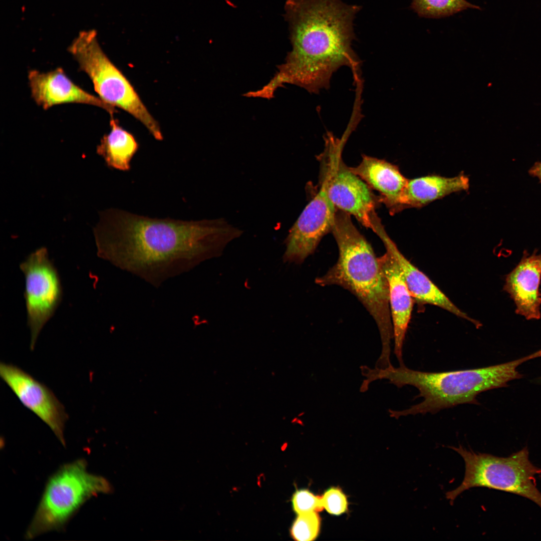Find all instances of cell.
<instances>
[{
	"label": "cell",
	"mask_w": 541,
	"mask_h": 541,
	"mask_svg": "<svg viewBox=\"0 0 541 541\" xmlns=\"http://www.w3.org/2000/svg\"><path fill=\"white\" fill-rule=\"evenodd\" d=\"M536 251V250H535ZM525 251L516 267L506 277L503 290L514 302L515 313L527 320L541 317V253Z\"/></svg>",
	"instance_id": "5bb4252c"
},
{
	"label": "cell",
	"mask_w": 541,
	"mask_h": 541,
	"mask_svg": "<svg viewBox=\"0 0 541 541\" xmlns=\"http://www.w3.org/2000/svg\"><path fill=\"white\" fill-rule=\"evenodd\" d=\"M110 131L97 146V153L110 168L122 171L131 169V162L139 149L134 136L124 129L112 118Z\"/></svg>",
	"instance_id": "ac0fdd59"
},
{
	"label": "cell",
	"mask_w": 541,
	"mask_h": 541,
	"mask_svg": "<svg viewBox=\"0 0 541 541\" xmlns=\"http://www.w3.org/2000/svg\"><path fill=\"white\" fill-rule=\"evenodd\" d=\"M87 463L79 459L63 465L49 479L26 537L62 528L88 499L111 491L104 477L88 472Z\"/></svg>",
	"instance_id": "5b68a950"
},
{
	"label": "cell",
	"mask_w": 541,
	"mask_h": 541,
	"mask_svg": "<svg viewBox=\"0 0 541 541\" xmlns=\"http://www.w3.org/2000/svg\"><path fill=\"white\" fill-rule=\"evenodd\" d=\"M411 7L419 17L441 18L467 9H480L466 0H412Z\"/></svg>",
	"instance_id": "d6986e66"
},
{
	"label": "cell",
	"mask_w": 541,
	"mask_h": 541,
	"mask_svg": "<svg viewBox=\"0 0 541 541\" xmlns=\"http://www.w3.org/2000/svg\"><path fill=\"white\" fill-rule=\"evenodd\" d=\"M28 80L33 99L44 109L63 104L80 103L100 107L111 115L116 112L99 97L75 84L62 68L47 72L31 70Z\"/></svg>",
	"instance_id": "7c38bea8"
},
{
	"label": "cell",
	"mask_w": 541,
	"mask_h": 541,
	"mask_svg": "<svg viewBox=\"0 0 541 541\" xmlns=\"http://www.w3.org/2000/svg\"><path fill=\"white\" fill-rule=\"evenodd\" d=\"M535 354L536 357H541V350L535 352Z\"/></svg>",
	"instance_id": "cb8c5ba5"
},
{
	"label": "cell",
	"mask_w": 541,
	"mask_h": 541,
	"mask_svg": "<svg viewBox=\"0 0 541 541\" xmlns=\"http://www.w3.org/2000/svg\"><path fill=\"white\" fill-rule=\"evenodd\" d=\"M328 180L320 171V188L289 230L285 262L302 263L316 250L323 236L331 231L336 208L329 198Z\"/></svg>",
	"instance_id": "30bf717a"
},
{
	"label": "cell",
	"mask_w": 541,
	"mask_h": 541,
	"mask_svg": "<svg viewBox=\"0 0 541 541\" xmlns=\"http://www.w3.org/2000/svg\"><path fill=\"white\" fill-rule=\"evenodd\" d=\"M360 10L342 0H286L285 16L292 49L265 86L266 91L274 94L289 83L318 93L329 88L338 69L357 66L351 45L353 21Z\"/></svg>",
	"instance_id": "7a4b0ae2"
},
{
	"label": "cell",
	"mask_w": 541,
	"mask_h": 541,
	"mask_svg": "<svg viewBox=\"0 0 541 541\" xmlns=\"http://www.w3.org/2000/svg\"><path fill=\"white\" fill-rule=\"evenodd\" d=\"M325 149L319 156L321 171L328 180L329 198L336 208L353 215L364 226L372 229L376 213V197L371 188L344 163L342 150L345 138L339 139L328 133Z\"/></svg>",
	"instance_id": "ba28073f"
},
{
	"label": "cell",
	"mask_w": 541,
	"mask_h": 541,
	"mask_svg": "<svg viewBox=\"0 0 541 541\" xmlns=\"http://www.w3.org/2000/svg\"><path fill=\"white\" fill-rule=\"evenodd\" d=\"M339 249L336 263L316 283L337 285L355 295L374 319L382 350L376 364L385 368L390 362L393 330L387 278L371 244L353 223L351 215L336 209L331 229Z\"/></svg>",
	"instance_id": "3957f363"
},
{
	"label": "cell",
	"mask_w": 541,
	"mask_h": 541,
	"mask_svg": "<svg viewBox=\"0 0 541 541\" xmlns=\"http://www.w3.org/2000/svg\"><path fill=\"white\" fill-rule=\"evenodd\" d=\"M321 499L323 507L330 514L339 515L348 509L347 497L338 488H329L325 492Z\"/></svg>",
	"instance_id": "7402d4cb"
},
{
	"label": "cell",
	"mask_w": 541,
	"mask_h": 541,
	"mask_svg": "<svg viewBox=\"0 0 541 541\" xmlns=\"http://www.w3.org/2000/svg\"><path fill=\"white\" fill-rule=\"evenodd\" d=\"M451 448L463 459L465 475L457 488L446 493L450 502L466 490L482 487L519 495L541 508V493L535 479L536 475L541 474V468L530 461L527 447L507 457L476 453L460 445Z\"/></svg>",
	"instance_id": "8992f818"
},
{
	"label": "cell",
	"mask_w": 541,
	"mask_h": 541,
	"mask_svg": "<svg viewBox=\"0 0 541 541\" xmlns=\"http://www.w3.org/2000/svg\"><path fill=\"white\" fill-rule=\"evenodd\" d=\"M320 528V518L317 512L298 514L291 529L293 538L298 541H311L317 537Z\"/></svg>",
	"instance_id": "ffe728a7"
},
{
	"label": "cell",
	"mask_w": 541,
	"mask_h": 541,
	"mask_svg": "<svg viewBox=\"0 0 541 541\" xmlns=\"http://www.w3.org/2000/svg\"><path fill=\"white\" fill-rule=\"evenodd\" d=\"M20 268L25 279L24 298L31 332L30 349L33 350L40 332L61 303L62 287L57 269L45 247L29 254Z\"/></svg>",
	"instance_id": "9c48e42d"
},
{
	"label": "cell",
	"mask_w": 541,
	"mask_h": 541,
	"mask_svg": "<svg viewBox=\"0 0 541 541\" xmlns=\"http://www.w3.org/2000/svg\"><path fill=\"white\" fill-rule=\"evenodd\" d=\"M469 188V178L463 173L451 177L429 175L409 179L401 197L400 210L420 208Z\"/></svg>",
	"instance_id": "e0dca14e"
},
{
	"label": "cell",
	"mask_w": 541,
	"mask_h": 541,
	"mask_svg": "<svg viewBox=\"0 0 541 541\" xmlns=\"http://www.w3.org/2000/svg\"><path fill=\"white\" fill-rule=\"evenodd\" d=\"M350 169L380 194L378 201L385 204L391 214L400 211L401 197L409 179L397 166L383 159L363 155L361 163Z\"/></svg>",
	"instance_id": "2e32d148"
},
{
	"label": "cell",
	"mask_w": 541,
	"mask_h": 541,
	"mask_svg": "<svg viewBox=\"0 0 541 541\" xmlns=\"http://www.w3.org/2000/svg\"><path fill=\"white\" fill-rule=\"evenodd\" d=\"M378 259L389 285L394 352L399 364L403 365V346L411 317L414 299L402 272L391 254L386 251Z\"/></svg>",
	"instance_id": "9a60e30c"
},
{
	"label": "cell",
	"mask_w": 541,
	"mask_h": 541,
	"mask_svg": "<svg viewBox=\"0 0 541 541\" xmlns=\"http://www.w3.org/2000/svg\"><path fill=\"white\" fill-rule=\"evenodd\" d=\"M292 505L298 515L311 512H319L323 506L321 497L317 496L307 489L297 490L293 495Z\"/></svg>",
	"instance_id": "44dd1931"
},
{
	"label": "cell",
	"mask_w": 541,
	"mask_h": 541,
	"mask_svg": "<svg viewBox=\"0 0 541 541\" xmlns=\"http://www.w3.org/2000/svg\"><path fill=\"white\" fill-rule=\"evenodd\" d=\"M0 376L22 403L45 422L65 445L64 432L68 415L54 393L30 374L12 364L1 363Z\"/></svg>",
	"instance_id": "8fae6325"
},
{
	"label": "cell",
	"mask_w": 541,
	"mask_h": 541,
	"mask_svg": "<svg viewBox=\"0 0 541 541\" xmlns=\"http://www.w3.org/2000/svg\"><path fill=\"white\" fill-rule=\"evenodd\" d=\"M80 69L87 74L98 97L139 121L157 140H162L160 127L122 72L102 51L92 34L79 37L70 48Z\"/></svg>",
	"instance_id": "52a82bcc"
},
{
	"label": "cell",
	"mask_w": 541,
	"mask_h": 541,
	"mask_svg": "<svg viewBox=\"0 0 541 541\" xmlns=\"http://www.w3.org/2000/svg\"><path fill=\"white\" fill-rule=\"evenodd\" d=\"M534 359L533 354L503 364L486 367L441 372L412 370L404 364L395 368L366 367L363 371L367 384L379 379L400 388L406 385L416 388L423 401L402 410L389 409L390 416L396 419L408 415L435 414L463 404H478L477 396L482 392L504 387L521 375L517 371L522 363Z\"/></svg>",
	"instance_id": "277c9868"
},
{
	"label": "cell",
	"mask_w": 541,
	"mask_h": 541,
	"mask_svg": "<svg viewBox=\"0 0 541 541\" xmlns=\"http://www.w3.org/2000/svg\"><path fill=\"white\" fill-rule=\"evenodd\" d=\"M94 233L99 257L157 287L219 256L242 231L222 218L184 220L110 208Z\"/></svg>",
	"instance_id": "6da1fadb"
},
{
	"label": "cell",
	"mask_w": 541,
	"mask_h": 541,
	"mask_svg": "<svg viewBox=\"0 0 541 541\" xmlns=\"http://www.w3.org/2000/svg\"><path fill=\"white\" fill-rule=\"evenodd\" d=\"M372 230L380 238L386 251L391 254L398 264L414 300L422 304H430L441 308L471 322L477 327L481 325L478 321L470 318L456 307L425 274L403 255L386 232L380 218L374 220Z\"/></svg>",
	"instance_id": "4fadbf2b"
},
{
	"label": "cell",
	"mask_w": 541,
	"mask_h": 541,
	"mask_svg": "<svg viewBox=\"0 0 541 541\" xmlns=\"http://www.w3.org/2000/svg\"><path fill=\"white\" fill-rule=\"evenodd\" d=\"M528 174L533 177H537L541 183V161L534 163L529 169Z\"/></svg>",
	"instance_id": "603a6c76"
}]
</instances>
